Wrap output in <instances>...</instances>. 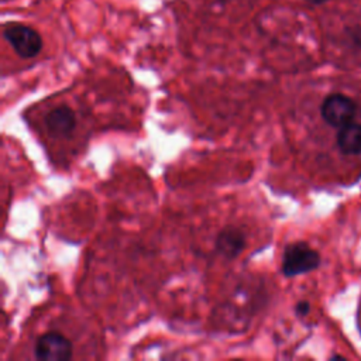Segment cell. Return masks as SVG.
<instances>
[{
    "instance_id": "cell-1",
    "label": "cell",
    "mask_w": 361,
    "mask_h": 361,
    "mask_svg": "<svg viewBox=\"0 0 361 361\" xmlns=\"http://www.w3.org/2000/svg\"><path fill=\"white\" fill-rule=\"evenodd\" d=\"M320 265V255L307 243L298 241L283 248L281 271L286 278L310 272Z\"/></svg>"
},
{
    "instance_id": "cell-2",
    "label": "cell",
    "mask_w": 361,
    "mask_h": 361,
    "mask_svg": "<svg viewBox=\"0 0 361 361\" xmlns=\"http://www.w3.org/2000/svg\"><path fill=\"white\" fill-rule=\"evenodd\" d=\"M72 353L71 340L56 331L41 334L34 345V357L41 361H66L72 358Z\"/></svg>"
},
{
    "instance_id": "cell-3",
    "label": "cell",
    "mask_w": 361,
    "mask_h": 361,
    "mask_svg": "<svg viewBox=\"0 0 361 361\" xmlns=\"http://www.w3.org/2000/svg\"><path fill=\"white\" fill-rule=\"evenodd\" d=\"M4 38L11 45L14 52L21 58H34L42 48L41 35L27 25H8L4 30Z\"/></svg>"
},
{
    "instance_id": "cell-4",
    "label": "cell",
    "mask_w": 361,
    "mask_h": 361,
    "mask_svg": "<svg viewBox=\"0 0 361 361\" xmlns=\"http://www.w3.org/2000/svg\"><path fill=\"white\" fill-rule=\"evenodd\" d=\"M323 120L333 127H343L353 121L355 116L354 102L341 93L329 94L320 107Z\"/></svg>"
},
{
    "instance_id": "cell-5",
    "label": "cell",
    "mask_w": 361,
    "mask_h": 361,
    "mask_svg": "<svg viewBox=\"0 0 361 361\" xmlns=\"http://www.w3.org/2000/svg\"><path fill=\"white\" fill-rule=\"evenodd\" d=\"M245 245H247L245 234L235 227L223 228L216 235V240H214L216 252L228 261L235 259L245 250Z\"/></svg>"
},
{
    "instance_id": "cell-6",
    "label": "cell",
    "mask_w": 361,
    "mask_h": 361,
    "mask_svg": "<svg viewBox=\"0 0 361 361\" xmlns=\"http://www.w3.org/2000/svg\"><path fill=\"white\" fill-rule=\"evenodd\" d=\"M45 126L55 137H66L76 127L75 111L69 106H58L51 109L45 116Z\"/></svg>"
},
{
    "instance_id": "cell-7",
    "label": "cell",
    "mask_w": 361,
    "mask_h": 361,
    "mask_svg": "<svg viewBox=\"0 0 361 361\" xmlns=\"http://www.w3.org/2000/svg\"><path fill=\"white\" fill-rule=\"evenodd\" d=\"M337 145L345 155L361 154V124L351 121L340 127L337 134Z\"/></svg>"
},
{
    "instance_id": "cell-8",
    "label": "cell",
    "mask_w": 361,
    "mask_h": 361,
    "mask_svg": "<svg viewBox=\"0 0 361 361\" xmlns=\"http://www.w3.org/2000/svg\"><path fill=\"white\" fill-rule=\"evenodd\" d=\"M309 310H310V305L306 300H300L295 306V312L298 316H306L309 313Z\"/></svg>"
},
{
    "instance_id": "cell-9",
    "label": "cell",
    "mask_w": 361,
    "mask_h": 361,
    "mask_svg": "<svg viewBox=\"0 0 361 361\" xmlns=\"http://www.w3.org/2000/svg\"><path fill=\"white\" fill-rule=\"evenodd\" d=\"M310 4H314V6H319V4H323V3H326L327 0H307Z\"/></svg>"
}]
</instances>
